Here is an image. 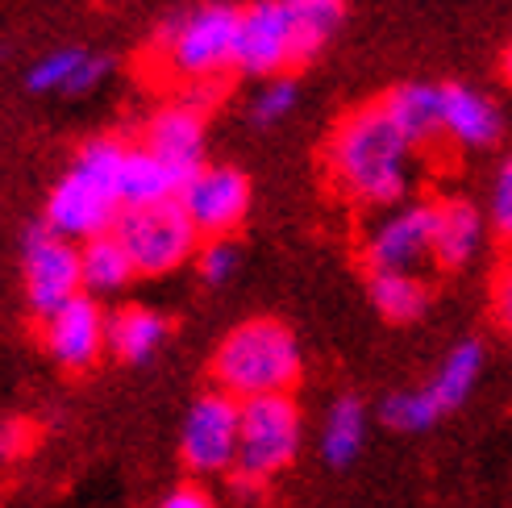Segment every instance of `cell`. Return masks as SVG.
<instances>
[{
    "label": "cell",
    "mask_w": 512,
    "mask_h": 508,
    "mask_svg": "<svg viewBox=\"0 0 512 508\" xmlns=\"http://www.w3.org/2000/svg\"><path fill=\"white\" fill-rule=\"evenodd\" d=\"M155 508H217V500H213V492L204 484H179Z\"/></svg>",
    "instance_id": "f1b7e54d"
},
{
    "label": "cell",
    "mask_w": 512,
    "mask_h": 508,
    "mask_svg": "<svg viewBox=\"0 0 512 508\" xmlns=\"http://www.w3.org/2000/svg\"><path fill=\"white\" fill-rule=\"evenodd\" d=\"M21 284H25V304H30L38 321L59 313L75 296H84L80 242L55 234L46 221H34L21 238Z\"/></svg>",
    "instance_id": "9c48e42d"
},
{
    "label": "cell",
    "mask_w": 512,
    "mask_h": 508,
    "mask_svg": "<svg viewBox=\"0 0 512 508\" xmlns=\"http://www.w3.org/2000/svg\"><path fill=\"white\" fill-rule=\"evenodd\" d=\"M142 146L155 150L179 175V184H188L200 167H209V121H204L200 100L184 96L159 105L142 130Z\"/></svg>",
    "instance_id": "5bb4252c"
},
{
    "label": "cell",
    "mask_w": 512,
    "mask_h": 508,
    "mask_svg": "<svg viewBox=\"0 0 512 508\" xmlns=\"http://www.w3.org/2000/svg\"><path fill=\"white\" fill-rule=\"evenodd\" d=\"M500 75H504V84L512 88V42H508V50H504V59H500Z\"/></svg>",
    "instance_id": "4dcf8cb0"
},
{
    "label": "cell",
    "mask_w": 512,
    "mask_h": 508,
    "mask_svg": "<svg viewBox=\"0 0 512 508\" xmlns=\"http://www.w3.org/2000/svg\"><path fill=\"white\" fill-rule=\"evenodd\" d=\"M238 267H242V250L234 238H209L196 254V271L204 284H213V288L229 284V279L238 275Z\"/></svg>",
    "instance_id": "4316f807"
},
{
    "label": "cell",
    "mask_w": 512,
    "mask_h": 508,
    "mask_svg": "<svg viewBox=\"0 0 512 508\" xmlns=\"http://www.w3.org/2000/svg\"><path fill=\"white\" fill-rule=\"evenodd\" d=\"M80 267H84V292L105 300V296H117L134 284L138 267L130 259V250H125V242L117 234H100L92 242L80 246Z\"/></svg>",
    "instance_id": "603a6c76"
},
{
    "label": "cell",
    "mask_w": 512,
    "mask_h": 508,
    "mask_svg": "<svg viewBox=\"0 0 512 508\" xmlns=\"http://www.w3.org/2000/svg\"><path fill=\"white\" fill-rule=\"evenodd\" d=\"M483 367H488V350H483L479 338L454 342L421 388H400L392 396H383L379 421L396 429V434H425V429L446 421L471 400L475 384L483 379Z\"/></svg>",
    "instance_id": "5b68a950"
},
{
    "label": "cell",
    "mask_w": 512,
    "mask_h": 508,
    "mask_svg": "<svg viewBox=\"0 0 512 508\" xmlns=\"http://www.w3.org/2000/svg\"><path fill=\"white\" fill-rule=\"evenodd\" d=\"M171 338V317L150 304H121L109 313V354L125 367H146L159 359Z\"/></svg>",
    "instance_id": "ac0fdd59"
},
{
    "label": "cell",
    "mask_w": 512,
    "mask_h": 508,
    "mask_svg": "<svg viewBox=\"0 0 512 508\" xmlns=\"http://www.w3.org/2000/svg\"><path fill=\"white\" fill-rule=\"evenodd\" d=\"M363 442H367V404L350 392L334 396L321 417V438H317L325 467H334V471L350 467L363 454Z\"/></svg>",
    "instance_id": "44dd1931"
},
{
    "label": "cell",
    "mask_w": 512,
    "mask_h": 508,
    "mask_svg": "<svg viewBox=\"0 0 512 508\" xmlns=\"http://www.w3.org/2000/svg\"><path fill=\"white\" fill-rule=\"evenodd\" d=\"M42 350L63 371H92L100 354H109V313L100 309V300L84 292L59 313H50L42 321Z\"/></svg>",
    "instance_id": "4fadbf2b"
},
{
    "label": "cell",
    "mask_w": 512,
    "mask_h": 508,
    "mask_svg": "<svg viewBox=\"0 0 512 508\" xmlns=\"http://www.w3.org/2000/svg\"><path fill=\"white\" fill-rule=\"evenodd\" d=\"M379 105L417 150L442 142V84L408 80V84H396Z\"/></svg>",
    "instance_id": "d6986e66"
},
{
    "label": "cell",
    "mask_w": 512,
    "mask_h": 508,
    "mask_svg": "<svg viewBox=\"0 0 512 508\" xmlns=\"http://www.w3.org/2000/svg\"><path fill=\"white\" fill-rule=\"evenodd\" d=\"M417 155L421 150L408 142L383 105L350 109L334 134L325 142V175L342 200L354 209H392L413 200L417 184Z\"/></svg>",
    "instance_id": "6da1fadb"
},
{
    "label": "cell",
    "mask_w": 512,
    "mask_h": 508,
    "mask_svg": "<svg viewBox=\"0 0 512 508\" xmlns=\"http://www.w3.org/2000/svg\"><path fill=\"white\" fill-rule=\"evenodd\" d=\"M113 59L109 55H92L84 46H59L46 50L34 67L25 71V88L30 92H67V96H84L109 80Z\"/></svg>",
    "instance_id": "e0dca14e"
},
{
    "label": "cell",
    "mask_w": 512,
    "mask_h": 508,
    "mask_svg": "<svg viewBox=\"0 0 512 508\" xmlns=\"http://www.w3.org/2000/svg\"><path fill=\"white\" fill-rule=\"evenodd\" d=\"M142 279H159L171 275L184 263H196V254L204 246L200 230L188 221L179 200H163V205H146V209H125L117 230H113Z\"/></svg>",
    "instance_id": "52a82bcc"
},
{
    "label": "cell",
    "mask_w": 512,
    "mask_h": 508,
    "mask_svg": "<svg viewBox=\"0 0 512 508\" xmlns=\"http://www.w3.org/2000/svg\"><path fill=\"white\" fill-rule=\"evenodd\" d=\"M179 175L142 142H130L121 159V175H117V192L125 209H146V205H163V200L179 196Z\"/></svg>",
    "instance_id": "ffe728a7"
},
{
    "label": "cell",
    "mask_w": 512,
    "mask_h": 508,
    "mask_svg": "<svg viewBox=\"0 0 512 508\" xmlns=\"http://www.w3.org/2000/svg\"><path fill=\"white\" fill-rule=\"evenodd\" d=\"M304 446V413L292 396L242 400V446H238V484L263 488L284 475Z\"/></svg>",
    "instance_id": "8992f818"
},
{
    "label": "cell",
    "mask_w": 512,
    "mask_h": 508,
    "mask_svg": "<svg viewBox=\"0 0 512 508\" xmlns=\"http://www.w3.org/2000/svg\"><path fill=\"white\" fill-rule=\"evenodd\" d=\"M25 442H30V429L21 421H0V459H17Z\"/></svg>",
    "instance_id": "f546056e"
},
{
    "label": "cell",
    "mask_w": 512,
    "mask_h": 508,
    "mask_svg": "<svg viewBox=\"0 0 512 508\" xmlns=\"http://www.w3.org/2000/svg\"><path fill=\"white\" fill-rule=\"evenodd\" d=\"M296 100H300V88L292 75H271V80L259 84V92L250 96V121L254 125H279V121H288L292 109H296Z\"/></svg>",
    "instance_id": "d4e9b609"
},
{
    "label": "cell",
    "mask_w": 512,
    "mask_h": 508,
    "mask_svg": "<svg viewBox=\"0 0 512 508\" xmlns=\"http://www.w3.org/2000/svg\"><path fill=\"white\" fill-rule=\"evenodd\" d=\"M238 30L242 9L225 5V0H204L196 9L167 17L155 38L163 71L192 88L217 84L221 75L238 71Z\"/></svg>",
    "instance_id": "277c9868"
},
{
    "label": "cell",
    "mask_w": 512,
    "mask_h": 508,
    "mask_svg": "<svg viewBox=\"0 0 512 508\" xmlns=\"http://www.w3.org/2000/svg\"><path fill=\"white\" fill-rule=\"evenodd\" d=\"M304 375V350L296 334L275 317H250L234 325L213 350V384L238 400L292 396Z\"/></svg>",
    "instance_id": "3957f363"
},
{
    "label": "cell",
    "mask_w": 512,
    "mask_h": 508,
    "mask_svg": "<svg viewBox=\"0 0 512 508\" xmlns=\"http://www.w3.org/2000/svg\"><path fill=\"white\" fill-rule=\"evenodd\" d=\"M492 321L496 329L512 342V250L500 259L496 275H492Z\"/></svg>",
    "instance_id": "83f0119b"
},
{
    "label": "cell",
    "mask_w": 512,
    "mask_h": 508,
    "mask_svg": "<svg viewBox=\"0 0 512 508\" xmlns=\"http://www.w3.org/2000/svg\"><path fill=\"white\" fill-rule=\"evenodd\" d=\"M242 446V400L221 388L200 392L179 425V463L196 479L234 475Z\"/></svg>",
    "instance_id": "ba28073f"
},
{
    "label": "cell",
    "mask_w": 512,
    "mask_h": 508,
    "mask_svg": "<svg viewBox=\"0 0 512 508\" xmlns=\"http://www.w3.org/2000/svg\"><path fill=\"white\" fill-rule=\"evenodd\" d=\"M125 150H130V142L113 138V134L88 138L80 150H75L71 167L55 180V188L46 192L42 221L50 230L80 242V246L117 230V221L125 213L121 192H117Z\"/></svg>",
    "instance_id": "7a4b0ae2"
},
{
    "label": "cell",
    "mask_w": 512,
    "mask_h": 508,
    "mask_svg": "<svg viewBox=\"0 0 512 508\" xmlns=\"http://www.w3.org/2000/svg\"><path fill=\"white\" fill-rule=\"evenodd\" d=\"M371 309L392 325H413L429 309V279L421 271H367Z\"/></svg>",
    "instance_id": "7402d4cb"
},
{
    "label": "cell",
    "mask_w": 512,
    "mask_h": 508,
    "mask_svg": "<svg viewBox=\"0 0 512 508\" xmlns=\"http://www.w3.org/2000/svg\"><path fill=\"white\" fill-rule=\"evenodd\" d=\"M367 271H421L433 263V200L383 209L363 234Z\"/></svg>",
    "instance_id": "30bf717a"
},
{
    "label": "cell",
    "mask_w": 512,
    "mask_h": 508,
    "mask_svg": "<svg viewBox=\"0 0 512 508\" xmlns=\"http://www.w3.org/2000/svg\"><path fill=\"white\" fill-rule=\"evenodd\" d=\"M504 134L500 105L471 84H442V142L458 150H488Z\"/></svg>",
    "instance_id": "2e32d148"
},
{
    "label": "cell",
    "mask_w": 512,
    "mask_h": 508,
    "mask_svg": "<svg viewBox=\"0 0 512 508\" xmlns=\"http://www.w3.org/2000/svg\"><path fill=\"white\" fill-rule=\"evenodd\" d=\"M250 180L246 171L229 167V163H209L200 167L192 180L179 188V205H184L188 221L200 230V238H234L246 217H250Z\"/></svg>",
    "instance_id": "8fae6325"
},
{
    "label": "cell",
    "mask_w": 512,
    "mask_h": 508,
    "mask_svg": "<svg viewBox=\"0 0 512 508\" xmlns=\"http://www.w3.org/2000/svg\"><path fill=\"white\" fill-rule=\"evenodd\" d=\"M304 67L296 25L288 0H254L242 9L238 30V71L254 80H271V75H292Z\"/></svg>",
    "instance_id": "7c38bea8"
},
{
    "label": "cell",
    "mask_w": 512,
    "mask_h": 508,
    "mask_svg": "<svg viewBox=\"0 0 512 508\" xmlns=\"http://www.w3.org/2000/svg\"><path fill=\"white\" fill-rule=\"evenodd\" d=\"M483 213H488L492 234L512 246V150L492 167V180H488V200H483Z\"/></svg>",
    "instance_id": "484cf974"
},
{
    "label": "cell",
    "mask_w": 512,
    "mask_h": 508,
    "mask_svg": "<svg viewBox=\"0 0 512 508\" xmlns=\"http://www.w3.org/2000/svg\"><path fill=\"white\" fill-rule=\"evenodd\" d=\"M492 234L483 205L467 196H438L433 200V267L463 271L483 250V238Z\"/></svg>",
    "instance_id": "9a60e30c"
},
{
    "label": "cell",
    "mask_w": 512,
    "mask_h": 508,
    "mask_svg": "<svg viewBox=\"0 0 512 508\" xmlns=\"http://www.w3.org/2000/svg\"><path fill=\"white\" fill-rule=\"evenodd\" d=\"M292 25H296V42H300V59L313 63L321 50L338 38L342 21H346V0H288Z\"/></svg>",
    "instance_id": "cb8c5ba5"
}]
</instances>
